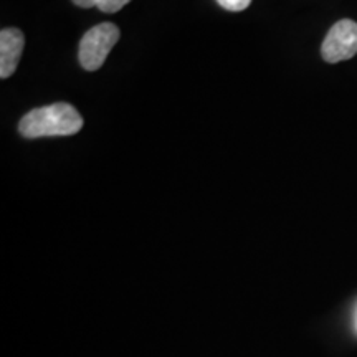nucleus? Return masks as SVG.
<instances>
[{
    "instance_id": "nucleus-1",
    "label": "nucleus",
    "mask_w": 357,
    "mask_h": 357,
    "mask_svg": "<svg viewBox=\"0 0 357 357\" xmlns=\"http://www.w3.org/2000/svg\"><path fill=\"white\" fill-rule=\"evenodd\" d=\"M83 118L68 102H55L29 111L19 124V132L26 139L48 136H73L82 131Z\"/></svg>"
},
{
    "instance_id": "nucleus-2",
    "label": "nucleus",
    "mask_w": 357,
    "mask_h": 357,
    "mask_svg": "<svg viewBox=\"0 0 357 357\" xmlns=\"http://www.w3.org/2000/svg\"><path fill=\"white\" fill-rule=\"evenodd\" d=\"M119 35L121 33H119L118 26L109 24V22H105V24H100L88 30L83 35L82 42H79V65L86 71L100 70L105 65L109 52L118 43Z\"/></svg>"
},
{
    "instance_id": "nucleus-3",
    "label": "nucleus",
    "mask_w": 357,
    "mask_h": 357,
    "mask_svg": "<svg viewBox=\"0 0 357 357\" xmlns=\"http://www.w3.org/2000/svg\"><path fill=\"white\" fill-rule=\"evenodd\" d=\"M357 53V24L354 20H339L326 35L321 55L328 63L349 60Z\"/></svg>"
},
{
    "instance_id": "nucleus-4",
    "label": "nucleus",
    "mask_w": 357,
    "mask_h": 357,
    "mask_svg": "<svg viewBox=\"0 0 357 357\" xmlns=\"http://www.w3.org/2000/svg\"><path fill=\"white\" fill-rule=\"evenodd\" d=\"M25 38L19 29H3L0 32V78L7 79L15 73Z\"/></svg>"
},
{
    "instance_id": "nucleus-5",
    "label": "nucleus",
    "mask_w": 357,
    "mask_h": 357,
    "mask_svg": "<svg viewBox=\"0 0 357 357\" xmlns=\"http://www.w3.org/2000/svg\"><path fill=\"white\" fill-rule=\"evenodd\" d=\"M131 0H73L75 6L82 8H91L98 7L101 12L105 13H116L121 10L123 7H126Z\"/></svg>"
},
{
    "instance_id": "nucleus-6",
    "label": "nucleus",
    "mask_w": 357,
    "mask_h": 357,
    "mask_svg": "<svg viewBox=\"0 0 357 357\" xmlns=\"http://www.w3.org/2000/svg\"><path fill=\"white\" fill-rule=\"evenodd\" d=\"M217 2L218 6L229 12H242L245 8H248L252 0H217Z\"/></svg>"
}]
</instances>
